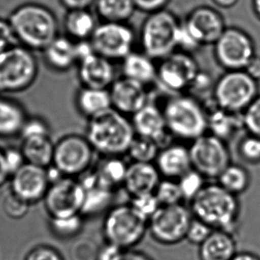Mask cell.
<instances>
[{"mask_svg": "<svg viewBox=\"0 0 260 260\" xmlns=\"http://www.w3.org/2000/svg\"><path fill=\"white\" fill-rule=\"evenodd\" d=\"M255 51L251 38L238 28H225L214 44L215 60L225 71H244Z\"/></svg>", "mask_w": 260, "mask_h": 260, "instance_id": "9a60e30c", "label": "cell"}, {"mask_svg": "<svg viewBox=\"0 0 260 260\" xmlns=\"http://www.w3.org/2000/svg\"><path fill=\"white\" fill-rule=\"evenodd\" d=\"M155 165L162 179L178 180L192 169L189 147L172 143L161 148Z\"/></svg>", "mask_w": 260, "mask_h": 260, "instance_id": "44dd1931", "label": "cell"}, {"mask_svg": "<svg viewBox=\"0 0 260 260\" xmlns=\"http://www.w3.org/2000/svg\"><path fill=\"white\" fill-rule=\"evenodd\" d=\"M17 44L9 21L0 18V53Z\"/></svg>", "mask_w": 260, "mask_h": 260, "instance_id": "7dc6e473", "label": "cell"}, {"mask_svg": "<svg viewBox=\"0 0 260 260\" xmlns=\"http://www.w3.org/2000/svg\"><path fill=\"white\" fill-rule=\"evenodd\" d=\"M119 260H154L151 257H149L148 255L142 252V251H139V250H135L134 249H130V250H123L122 256L120 257Z\"/></svg>", "mask_w": 260, "mask_h": 260, "instance_id": "816d5d0a", "label": "cell"}, {"mask_svg": "<svg viewBox=\"0 0 260 260\" xmlns=\"http://www.w3.org/2000/svg\"><path fill=\"white\" fill-rule=\"evenodd\" d=\"M25 260H65L59 250L55 248L40 244L33 248L27 254Z\"/></svg>", "mask_w": 260, "mask_h": 260, "instance_id": "bcb514c9", "label": "cell"}, {"mask_svg": "<svg viewBox=\"0 0 260 260\" xmlns=\"http://www.w3.org/2000/svg\"><path fill=\"white\" fill-rule=\"evenodd\" d=\"M237 152L241 159L250 165L260 164V138L247 134L239 141Z\"/></svg>", "mask_w": 260, "mask_h": 260, "instance_id": "f35d334b", "label": "cell"}, {"mask_svg": "<svg viewBox=\"0 0 260 260\" xmlns=\"http://www.w3.org/2000/svg\"><path fill=\"white\" fill-rule=\"evenodd\" d=\"M241 128H243L242 114L229 112L218 107L208 111V133L225 142L235 137Z\"/></svg>", "mask_w": 260, "mask_h": 260, "instance_id": "f1b7e54d", "label": "cell"}, {"mask_svg": "<svg viewBox=\"0 0 260 260\" xmlns=\"http://www.w3.org/2000/svg\"><path fill=\"white\" fill-rule=\"evenodd\" d=\"M111 108L128 117L150 102L148 86L121 76L109 87Z\"/></svg>", "mask_w": 260, "mask_h": 260, "instance_id": "e0dca14e", "label": "cell"}, {"mask_svg": "<svg viewBox=\"0 0 260 260\" xmlns=\"http://www.w3.org/2000/svg\"><path fill=\"white\" fill-rule=\"evenodd\" d=\"M85 218L81 214L71 215L59 218H50L48 225L53 237L61 241L74 239L84 229Z\"/></svg>", "mask_w": 260, "mask_h": 260, "instance_id": "e575fe53", "label": "cell"}, {"mask_svg": "<svg viewBox=\"0 0 260 260\" xmlns=\"http://www.w3.org/2000/svg\"><path fill=\"white\" fill-rule=\"evenodd\" d=\"M242 119L247 134L260 138V94L242 113Z\"/></svg>", "mask_w": 260, "mask_h": 260, "instance_id": "b9f144b4", "label": "cell"}, {"mask_svg": "<svg viewBox=\"0 0 260 260\" xmlns=\"http://www.w3.org/2000/svg\"><path fill=\"white\" fill-rule=\"evenodd\" d=\"M10 179V174L7 171L5 157H4V148H0V187L6 184Z\"/></svg>", "mask_w": 260, "mask_h": 260, "instance_id": "db71d44e", "label": "cell"}, {"mask_svg": "<svg viewBox=\"0 0 260 260\" xmlns=\"http://www.w3.org/2000/svg\"><path fill=\"white\" fill-rule=\"evenodd\" d=\"M30 204L22 200L15 193L10 191L4 197L2 208L5 214L12 219H21L24 218L29 210Z\"/></svg>", "mask_w": 260, "mask_h": 260, "instance_id": "60d3db41", "label": "cell"}, {"mask_svg": "<svg viewBox=\"0 0 260 260\" xmlns=\"http://www.w3.org/2000/svg\"><path fill=\"white\" fill-rule=\"evenodd\" d=\"M205 178L193 169L178 179L184 201L190 202L205 186Z\"/></svg>", "mask_w": 260, "mask_h": 260, "instance_id": "74e56055", "label": "cell"}, {"mask_svg": "<svg viewBox=\"0 0 260 260\" xmlns=\"http://www.w3.org/2000/svg\"><path fill=\"white\" fill-rule=\"evenodd\" d=\"M183 25L199 46L214 45L225 29L221 16L209 7L194 9Z\"/></svg>", "mask_w": 260, "mask_h": 260, "instance_id": "d6986e66", "label": "cell"}, {"mask_svg": "<svg viewBox=\"0 0 260 260\" xmlns=\"http://www.w3.org/2000/svg\"><path fill=\"white\" fill-rule=\"evenodd\" d=\"M255 7H256L257 14L260 16V0H255Z\"/></svg>", "mask_w": 260, "mask_h": 260, "instance_id": "6f0895ef", "label": "cell"}, {"mask_svg": "<svg viewBox=\"0 0 260 260\" xmlns=\"http://www.w3.org/2000/svg\"><path fill=\"white\" fill-rule=\"evenodd\" d=\"M85 189L80 179L61 177L51 183L43 199L50 218L81 214Z\"/></svg>", "mask_w": 260, "mask_h": 260, "instance_id": "5bb4252c", "label": "cell"}, {"mask_svg": "<svg viewBox=\"0 0 260 260\" xmlns=\"http://www.w3.org/2000/svg\"><path fill=\"white\" fill-rule=\"evenodd\" d=\"M90 43L99 55L113 62L121 61L134 52L135 34L126 23L103 21L97 25Z\"/></svg>", "mask_w": 260, "mask_h": 260, "instance_id": "4fadbf2b", "label": "cell"}, {"mask_svg": "<svg viewBox=\"0 0 260 260\" xmlns=\"http://www.w3.org/2000/svg\"><path fill=\"white\" fill-rule=\"evenodd\" d=\"M39 74V60L31 50L17 44L0 53L1 94L28 90L35 84Z\"/></svg>", "mask_w": 260, "mask_h": 260, "instance_id": "5b68a950", "label": "cell"}, {"mask_svg": "<svg viewBox=\"0 0 260 260\" xmlns=\"http://www.w3.org/2000/svg\"><path fill=\"white\" fill-rule=\"evenodd\" d=\"M42 53L46 67L53 72L66 73L78 65V45L67 36H58Z\"/></svg>", "mask_w": 260, "mask_h": 260, "instance_id": "603a6c76", "label": "cell"}, {"mask_svg": "<svg viewBox=\"0 0 260 260\" xmlns=\"http://www.w3.org/2000/svg\"><path fill=\"white\" fill-rule=\"evenodd\" d=\"M28 116L21 102L7 95H0V138L20 136Z\"/></svg>", "mask_w": 260, "mask_h": 260, "instance_id": "cb8c5ba5", "label": "cell"}, {"mask_svg": "<svg viewBox=\"0 0 260 260\" xmlns=\"http://www.w3.org/2000/svg\"><path fill=\"white\" fill-rule=\"evenodd\" d=\"M94 155L85 134H65L54 143L52 166L62 177L79 178L92 168Z\"/></svg>", "mask_w": 260, "mask_h": 260, "instance_id": "9c48e42d", "label": "cell"}, {"mask_svg": "<svg viewBox=\"0 0 260 260\" xmlns=\"http://www.w3.org/2000/svg\"><path fill=\"white\" fill-rule=\"evenodd\" d=\"M75 109L85 119H91L111 109L109 89L80 86L74 96Z\"/></svg>", "mask_w": 260, "mask_h": 260, "instance_id": "4316f807", "label": "cell"}, {"mask_svg": "<svg viewBox=\"0 0 260 260\" xmlns=\"http://www.w3.org/2000/svg\"><path fill=\"white\" fill-rule=\"evenodd\" d=\"M133 0H97L96 10L106 22L125 23L135 10Z\"/></svg>", "mask_w": 260, "mask_h": 260, "instance_id": "836d02e7", "label": "cell"}, {"mask_svg": "<svg viewBox=\"0 0 260 260\" xmlns=\"http://www.w3.org/2000/svg\"><path fill=\"white\" fill-rule=\"evenodd\" d=\"M155 194L160 205L182 204L183 196L178 180L162 179L159 182Z\"/></svg>", "mask_w": 260, "mask_h": 260, "instance_id": "8d00e7d4", "label": "cell"}, {"mask_svg": "<svg viewBox=\"0 0 260 260\" xmlns=\"http://www.w3.org/2000/svg\"><path fill=\"white\" fill-rule=\"evenodd\" d=\"M193 218L190 208L183 204L161 205L148 219V231L157 243L174 245L186 239Z\"/></svg>", "mask_w": 260, "mask_h": 260, "instance_id": "8fae6325", "label": "cell"}, {"mask_svg": "<svg viewBox=\"0 0 260 260\" xmlns=\"http://www.w3.org/2000/svg\"><path fill=\"white\" fill-rule=\"evenodd\" d=\"M161 148L157 142L148 138L135 136L126 155L131 162L155 164Z\"/></svg>", "mask_w": 260, "mask_h": 260, "instance_id": "d590c367", "label": "cell"}, {"mask_svg": "<svg viewBox=\"0 0 260 260\" xmlns=\"http://www.w3.org/2000/svg\"><path fill=\"white\" fill-rule=\"evenodd\" d=\"M244 71L247 74L250 75L254 80L257 82L260 81V56L259 55H255L251 59L247 67L244 69Z\"/></svg>", "mask_w": 260, "mask_h": 260, "instance_id": "f907efd6", "label": "cell"}, {"mask_svg": "<svg viewBox=\"0 0 260 260\" xmlns=\"http://www.w3.org/2000/svg\"><path fill=\"white\" fill-rule=\"evenodd\" d=\"M148 222L129 203L117 204L106 212L102 233L107 243L130 250L144 238Z\"/></svg>", "mask_w": 260, "mask_h": 260, "instance_id": "52a82bcc", "label": "cell"}, {"mask_svg": "<svg viewBox=\"0 0 260 260\" xmlns=\"http://www.w3.org/2000/svg\"><path fill=\"white\" fill-rule=\"evenodd\" d=\"M232 260H260V256L251 251H238Z\"/></svg>", "mask_w": 260, "mask_h": 260, "instance_id": "11a10c76", "label": "cell"}, {"mask_svg": "<svg viewBox=\"0 0 260 260\" xmlns=\"http://www.w3.org/2000/svg\"><path fill=\"white\" fill-rule=\"evenodd\" d=\"M134 6L138 9L147 13H155L164 10L170 0H133Z\"/></svg>", "mask_w": 260, "mask_h": 260, "instance_id": "681fc988", "label": "cell"}, {"mask_svg": "<svg viewBox=\"0 0 260 260\" xmlns=\"http://www.w3.org/2000/svg\"><path fill=\"white\" fill-rule=\"evenodd\" d=\"M200 71L191 53L177 50L159 60L156 82L173 95L181 94L189 91Z\"/></svg>", "mask_w": 260, "mask_h": 260, "instance_id": "7c38bea8", "label": "cell"}, {"mask_svg": "<svg viewBox=\"0 0 260 260\" xmlns=\"http://www.w3.org/2000/svg\"><path fill=\"white\" fill-rule=\"evenodd\" d=\"M123 249L106 242L96 254V260H119L123 252Z\"/></svg>", "mask_w": 260, "mask_h": 260, "instance_id": "c3c4849f", "label": "cell"}, {"mask_svg": "<svg viewBox=\"0 0 260 260\" xmlns=\"http://www.w3.org/2000/svg\"><path fill=\"white\" fill-rule=\"evenodd\" d=\"M180 25L169 11L149 14L141 28V52L158 61L169 56L178 49Z\"/></svg>", "mask_w": 260, "mask_h": 260, "instance_id": "8992f818", "label": "cell"}, {"mask_svg": "<svg viewBox=\"0 0 260 260\" xmlns=\"http://www.w3.org/2000/svg\"><path fill=\"white\" fill-rule=\"evenodd\" d=\"M162 109L166 126L173 138L192 142L207 134V109L193 95H173Z\"/></svg>", "mask_w": 260, "mask_h": 260, "instance_id": "277c9868", "label": "cell"}, {"mask_svg": "<svg viewBox=\"0 0 260 260\" xmlns=\"http://www.w3.org/2000/svg\"><path fill=\"white\" fill-rule=\"evenodd\" d=\"M129 164L123 156H102L93 170L97 184L116 191L123 186Z\"/></svg>", "mask_w": 260, "mask_h": 260, "instance_id": "83f0119b", "label": "cell"}, {"mask_svg": "<svg viewBox=\"0 0 260 260\" xmlns=\"http://www.w3.org/2000/svg\"><path fill=\"white\" fill-rule=\"evenodd\" d=\"M52 128L49 122L42 116H28L21 129V140L30 138L45 137L52 136Z\"/></svg>", "mask_w": 260, "mask_h": 260, "instance_id": "ab89813d", "label": "cell"}, {"mask_svg": "<svg viewBox=\"0 0 260 260\" xmlns=\"http://www.w3.org/2000/svg\"><path fill=\"white\" fill-rule=\"evenodd\" d=\"M8 21L18 44L33 52H43L59 36L54 14L38 4L17 7Z\"/></svg>", "mask_w": 260, "mask_h": 260, "instance_id": "3957f363", "label": "cell"}, {"mask_svg": "<svg viewBox=\"0 0 260 260\" xmlns=\"http://www.w3.org/2000/svg\"><path fill=\"white\" fill-rule=\"evenodd\" d=\"M213 230L214 229H211L206 223L201 221L200 219L193 218L186 232V240L192 244L200 246Z\"/></svg>", "mask_w": 260, "mask_h": 260, "instance_id": "ee69618b", "label": "cell"}, {"mask_svg": "<svg viewBox=\"0 0 260 260\" xmlns=\"http://www.w3.org/2000/svg\"><path fill=\"white\" fill-rule=\"evenodd\" d=\"M54 143L51 136L22 140L21 149L25 161L32 166L48 168L53 165Z\"/></svg>", "mask_w": 260, "mask_h": 260, "instance_id": "f546056e", "label": "cell"}, {"mask_svg": "<svg viewBox=\"0 0 260 260\" xmlns=\"http://www.w3.org/2000/svg\"><path fill=\"white\" fill-rule=\"evenodd\" d=\"M189 153L192 169L205 179H218L231 164L228 142L209 133L191 142Z\"/></svg>", "mask_w": 260, "mask_h": 260, "instance_id": "30bf717a", "label": "cell"}, {"mask_svg": "<svg viewBox=\"0 0 260 260\" xmlns=\"http://www.w3.org/2000/svg\"><path fill=\"white\" fill-rule=\"evenodd\" d=\"M162 177L155 164L131 162L123 187L132 197L155 193Z\"/></svg>", "mask_w": 260, "mask_h": 260, "instance_id": "7402d4cb", "label": "cell"}, {"mask_svg": "<svg viewBox=\"0 0 260 260\" xmlns=\"http://www.w3.org/2000/svg\"><path fill=\"white\" fill-rule=\"evenodd\" d=\"M121 72L124 78L148 87L156 82L157 64L143 52L134 51L121 60Z\"/></svg>", "mask_w": 260, "mask_h": 260, "instance_id": "484cf974", "label": "cell"}, {"mask_svg": "<svg viewBox=\"0 0 260 260\" xmlns=\"http://www.w3.org/2000/svg\"><path fill=\"white\" fill-rule=\"evenodd\" d=\"M9 181L10 191L30 205L43 201L51 185L47 168L27 162L11 176Z\"/></svg>", "mask_w": 260, "mask_h": 260, "instance_id": "2e32d148", "label": "cell"}, {"mask_svg": "<svg viewBox=\"0 0 260 260\" xmlns=\"http://www.w3.org/2000/svg\"><path fill=\"white\" fill-rule=\"evenodd\" d=\"M189 204L193 218L206 223L212 229L236 235L241 214L238 197L229 193L219 184H205Z\"/></svg>", "mask_w": 260, "mask_h": 260, "instance_id": "6da1fadb", "label": "cell"}, {"mask_svg": "<svg viewBox=\"0 0 260 260\" xmlns=\"http://www.w3.org/2000/svg\"><path fill=\"white\" fill-rule=\"evenodd\" d=\"M216 107L242 114L259 95L258 82L244 71H228L215 82L212 89Z\"/></svg>", "mask_w": 260, "mask_h": 260, "instance_id": "ba28073f", "label": "cell"}, {"mask_svg": "<svg viewBox=\"0 0 260 260\" xmlns=\"http://www.w3.org/2000/svg\"><path fill=\"white\" fill-rule=\"evenodd\" d=\"M131 121L137 136L151 139L161 148L173 143V137L166 126L162 108L155 103L148 102L131 117Z\"/></svg>", "mask_w": 260, "mask_h": 260, "instance_id": "ac0fdd59", "label": "cell"}, {"mask_svg": "<svg viewBox=\"0 0 260 260\" xmlns=\"http://www.w3.org/2000/svg\"><path fill=\"white\" fill-rule=\"evenodd\" d=\"M67 37L76 42L90 40L97 25L93 15L86 9L70 10L64 20Z\"/></svg>", "mask_w": 260, "mask_h": 260, "instance_id": "4dcf8cb0", "label": "cell"}, {"mask_svg": "<svg viewBox=\"0 0 260 260\" xmlns=\"http://www.w3.org/2000/svg\"><path fill=\"white\" fill-rule=\"evenodd\" d=\"M85 136L102 156H123L136 134L130 118L111 108L87 120Z\"/></svg>", "mask_w": 260, "mask_h": 260, "instance_id": "7a4b0ae2", "label": "cell"}, {"mask_svg": "<svg viewBox=\"0 0 260 260\" xmlns=\"http://www.w3.org/2000/svg\"><path fill=\"white\" fill-rule=\"evenodd\" d=\"M129 204L148 221L161 206L157 198L155 197V193L132 197Z\"/></svg>", "mask_w": 260, "mask_h": 260, "instance_id": "7bdbcfd3", "label": "cell"}, {"mask_svg": "<svg viewBox=\"0 0 260 260\" xmlns=\"http://www.w3.org/2000/svg\"><path fill=\"white\" fill-rule=\"evenodd\" d=\"M4 157L7 166V171L11 176L21 169L22 166L26 164L24 155L22 154L21 148L16 147H9L4 148Z\"/></svg>", "mask_w": 260, "mask_h": 260, "instance_id": "f6af8a7d", "label": "cell"}, {"mask_svg": "<svg viewBox=\"0 0 260 260\" xmlns=\"http://www.w3.org/2000/svg\"><path fill=\"white\" fill-rule=\"evenodd\" d=\"M85 189V201L81 210L84 218L94 217L103 211H109L112 207V201L115 191L96 184Z\"/></svg>", "mask_w": 260, "mask_h": 260, "instance_id": "1f68e13d", "label": "cell"}, {"mask_svg": "<svg viewBox=\"0 0 260 260\" xmlns=\"http://www.w3.org/2000/svg\"><path fill=\"white\" fill-rule=\"evenodd\" d=\"M218 6L223 7H229L236 3L237 0H214Z\"/></svg>", "mask_w": 260, "mask_h": 260, "instance_id": "9f6ffc18", "label": "cell"}, {"mask_svg": "<svg viewBox=\"0 0 260 260\" xmlns=\"http://www.w3.org/2000/svg\"><path fill=\"white\" fill-rule=\"evenodd\" d=\"M61 2L70 10H74L86 9L93 2V0H61Z\"/></svg>", "mask_w": 260, "mask_h": 260, "instance_id": "f5cc1de1", "label": "cell"}, {"mask_svg": "<svg viewBox=\"0 0 260 260\" xmlns=\"http://www.w3.org/2000/svg\"><path fill=\"white\" fill-rule=\"evenodd\" d=\"M77 75L83 87L109 89L116 79L114 62L96 53L78 61Z\"/></svg>", "mask_w": 260, "mask_h": 260, "instance_id": "ffe728a7", "label": "cell"}, {"mask_svg": "<svg viewBox=\"0 0 260 260\" xmlns=\"http://www.w3.org/2000/svg\"><path fill=\"white\" fill-rule=\"evenodd\" d=\"M217 181L229 193L238 197L249 189L251 179L249 171L245 167L231 162L218 176Z\"/></svg>", "mask_w": 260, "mask_h": 260, "instance_id": "d6a6232c", "label": "cell"}, {"mask_svg": "<svg viewBox=\"0 0 260 260\" xmlns=\"http://www.w3.org/2000/svg\"><path fill=\"white\" fill-rule=\"evenodd\" d=\"M236 235L214 229L199 246L200 260H232L238 252Z\"/></svg>", "mask_w": 260, "mask_h": 260, "instance_id": "d4e9b609", "label": "cell"}]
</instances>
